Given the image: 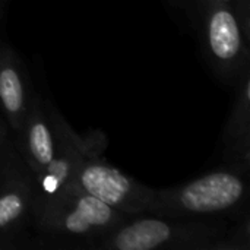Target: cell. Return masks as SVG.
I'll list each match as a JSON object with an SVG mask.
<instances>
[{"instance_id":"obj_11","label":"cell","mask_w":250,"mask_h":250,"mask_svg":"<svg viewBox=\"0 0 250 250\" xmlns=\"http://www.w3.org/2000/svg\"><path fill=\"white\" fill-rule=\"evenodd\" d=\"M233 12L245 42L250 47V0H231Z\"/></svg>"},{"instance_id":"obj_9","label":"cell","mask_w":250,"mask_h":250,"mask_svg":"<svg viewBox=\"0 0 250 250\" xmlns=\"http://www.w3.org/2000/svg\"><path fill=\"white\" fill-rule=\"evenodd\" d=\"M32 174L16 152L0 186V233L29 230L32 223Z\"/></svg>"},{"instance_id":"obj_4","label":"cell","mask_w":250,"mask_h":250,"mask_svg":"<svg viewBox=\"0 0 250 250\" xmlns=\"http://www.w3.org/2000/svg\"><path fill=\"white\" fill-rule=\"evenodd\" d=\"M186 18L214 76L233 88L250 67V47L239 29L231 0H168Z\"/></svg>"},{"instance_id":"obj_3","label":"cell","mask_w":250,"mask_h":250,"mask_svg":"<svg viewBox=\"0 0 250 250\" xmlns=\"http://www.w3.org/2000/svg\"><path fill=\"white\" fill-rule=\"evenodd\" d=\"M249 170L217 167L190 182L155 189L149 214L185 218H227L249 215Z\"/></svg>"},{"instance_id":"obj_10","label":"cell","mask_w":250,"mask_h":250,"mask_svg":"<svg viewBox=\"0 0 250 250\" xmlns=\"http://www.w3.org/2000/svg\"><path fill=\"white\" fill-rule=\"evenodd\" d=\"M34 249V236L29 230L0 233V250Z\"/></svg>"},{"instance_id":"obj_5","label":"cell","mask_w":250,"mask_h":250,"mask_svg":"<svg viewBox=\"0 0 250 250\" xmlns=\"http://www.w3.org/2000/svg\"><path fill=\"white\" fill-rule=\"evenodd\" d=\"M105 145L103 132L88 133L72 183L125 215L149 214L155 188L138 182L107 161L103 155Z\"/></svg>"},{"instance_id":"obj_6","label":"cell","mask_w":250,"mask_h":250,"mask_svg":"<svg viewBox=\"0 0 250 250\" xmlns=\"http://www.w3.org/2000/svg\"><path fill=\"white\" fill-rule=\"evenodd\" d=\"M13 145L32 176L42 171L56 157L57 141L50 122L44 97L35 89L29 108L16 133Z\"/></svg>"},{"instance_id":"obj_13","label":"cell","mask_w":250,"mask_h":250,"mask_svg":"<svg viewBox=\"0 0 250 250\" xmlns=\"http://www.w3.org/2000/svg\"><path fill=\"white\" fill-rule=\"evenodd\" d=\"M13 146V139H12V133L3 119V116L0 114V151H4L7 148Z\"/></svg>"},{"instance_id":"obj_2","label":"cell","mask_w":250,"mask_h":250,"mask_svg":"<svg viewBox=\"0 0 250 250\" xmlns=\"http://www.w3.org/2000/svg\"><path fill=\"white\" fill-rule=\"evenodd\" d=\"M127 217L70 183L48 198L34 199V249L88 250Z\"/></svg>"},{"instance_id":"obj_14","label":"cell","mask_w":250,"mask_h":250,"mask_svg":"<svg viewBox=\"0 0 250 250\" xmlns=\"http://www.w3.org/2000/svg\"><path fill=\"white\" fill-rule=\"evenodd\" d=\"M7 7H9V0H0V19L6 16Z\"/></svg>"},{"instance_id":"obj_12","label":"cell","mask_w":250,"mask_h":250,"mask_svg":"<svg viewBox=\"0 0 250 250\" xmlns=\"http://www.w3.org/2000/svg\"><path fill=\"white\" fill-rule=\"evenodd\" d=\"M16 148L15 145L4 149V151H0V186L1 183L4 182V177L7 174V170H9V166H10V161L13 160L15 154H16Z\"/></svg>"},{"instance_id":"obj_7","label":"cell","mask_w":250,"mask_h":250,"mask_svg":"<svg viewBox=\"0 0 250 250\" xmlns=\"http://www.w3.org/2000/svg\"><path fill=\"white\" fill-rule=\"evenodd\" d=\"M34 91L23 60L6 40H0V114L12 135L21 127Z\"/></svg>"},{"instance_id":"obj_8","label":"cell","mask_w":250,"mask_h":250,"mask_svg":"<svg viewBox=\"0 0 250 250\" xmlns=\"http://www.w3.org/2000/svg\"><path fill=\"white\" fill-rule=\"evenodd\" d=\"M234 100L221 132V160L227 166L250 170V67L234 83Z\"/></svg>"},{"instance_id":"obj_1","label":"cell","mask_w":250,"mask_h":250,"mask_svg":"<svg viewBox=\"0 0 250 250\" xmlns=\"http://www.w3.org/2000/svg\"><path fill=\"white\" fill-rule=\"evenodd\" d=\"M88 250H250V215L236 221L133 215Z\"/></svg>"}]
</instances>
